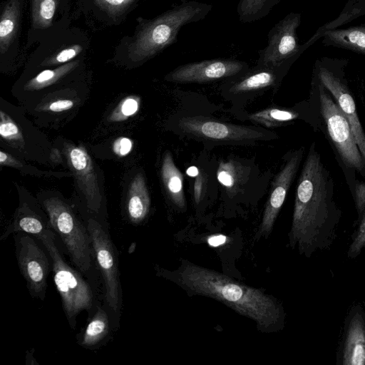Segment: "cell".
Instances as JSON below:
<instances>
[{"mask_svg":"<svg viewBox=\"0 0 365 365\" xmlns=\"http://www.w3.org/2000/svg\"><path fill=\"white\" fill-rule=\"evenodd\" d=\"M334 180L313 142L298 178L289 245L311 257L329 249L342 212L334 200Z\"/></svg>","mask_w":365,"mask_h":365,"instance_id":"obj_1","label":"cell"},{"mask_svg":"<svg viewBox=\"0 0 365 365\" xmlns=\"http://www.w3.org/2000/svg\"><path fill=\"white\" fill-rule=\"evenodd\" d=\"M160 274L190 295L215 299L252 319L261 331H275L284 326V309L275 298L226 274L187 261L175 272L162 269Z\"/></svg>","mask_w":365,"mask_h":365,"instance_id":"obj_2","label":"cell"},{"mask_svg":"<svg viewBox=\"0 0 365 365\" xmlns=\"http://www.w3.org/2000/svg\"><path fill=\"white\" fill-rule=\"evenodd\" d=\"M212 9L209 4L184 1L147 21L129 46V57L141 61L154 56L177 41L182 26L204 19Z\"/></svg>","mask_w":365,"mask_h":365,"instance_id":"obj_3","label":"cell"},{"mask_svg":"<svg viewBox=\"0 0 365 365\" xmlns=\"http://www.w3.org/2000/svg\"><path fill=\"white\" fill-rule=\"evenodd\" d=\"M318 92L319 130L334 150L352 193L356 173L365 178V160L357 145L350 125L331 93L319 82Z\"/></svg>","mask_w":365,"mask_h":365,"instance_id":"obj_4","label":"cell"},{"mask_svg":"<svg viewBox=\"0 0 365 365\" xmlns=\"http://www.w3.org/2000/svg\"><path fill=\"white\" fill-rule=\"evenodd\" d=\"M56 235L50 230L41 238L51 260L53 280L70 326L74 329L76 316L93 304V292L86 281L63 259L55 244Z\"/></svg>","mask_w":365,"mask_h":365,"instance_id":"obj_5","label":"cell"},{"mask_svg":"<svg viewBox=\"0 0 365 365\" xmlns=\"http://www.w3.org/2000/svg\"><path fill=\"white\" fill-rule=\"evenodd\" d=\"M43 205L48 214L51 227L60 236L74 264L83 272L91 266V240L74 212L62 200L46 199Z\"/></svg>","mask_w":365,"mask_h":365,"instance_id":"obj_6","label":"cell"},{"mask_svg":"<svg viewBox=\"0 0 365 365\" xmlns=\"http://www.w3.org/2000/svg\"><path fill=\"white\" fill-rule=\"evenodd\" d=\"M17 234L14 238L21 273L31 296L43 300L49 271L48 259L30 235L23 232Z\"/></svg>","mask_w":365,"mask_h":365,"instance_id":"obj_7","label":"cell"},{"mask_svg":"<svg viewBox=\"0 0 365 365\" xmlns=\"http://www.w3.org/2000/svg\"><path fill=\"white\" fill-rule=\"evenodd\" d=\"M87 229L104 280L106 302L117 312L120 308V282L113 244L102 226L93 219L89 220Z\"/></svg>","mask_w":365,"mask_h":365,"instance_id":"obj_8","label":"cell"},{"mask_svg":"<svg viewBox=\"0 0 365 365\" xmlns=\"http://www.w3.org/2000/svg\"><path fill=\"white\" fill-rule=\"evenodd\" d=\"M300 20L299 14L290 13L269 30L267 46L259 51L257 65L279 66L297 56L300 51L297 36Z\"/></svg>","mask_w":365,"mask_h":365,"instance_id":"obj_9","label":"cell"},{"mask_svg":"<svg viewBox=\"0 0 365 365\" xmlns=\"http://www.w3.org/2000/svg\"><path fill=\"white\" fill-rule=\"evenodd\" d=\"M248 69L249 66L245 61L215 58L179 66L165 78L178 83H202L240 76Z\"/></svg>","mask_w":365,"mask_h":365,"instance_id":"obj_10","label":"cell"},{"mask_svg":"<svg viewBox=\"0 0 365 365\" xmlns=\"http://www.w3.org/2000/svg\"><path fill=\"white\" fill-rule=\"evenodd\" d=\"M304 153V148L301 147L287 154L285 163L272 182L271 192L255 239L262 237H266L270 234L284 204L287 193L298 171Z\"/></svg>","mask_w":365,"mask_h":365,"instance_id":"obj_11","label":"cell"},{"mask_svg":"<svg viewBox=\"0 0 365 365\" xmlns=\"http://www.w3.org/2000/svg\"><path fill=\"white\" fill-rule=\"evenodd\" d=\"M180 128L186 133L212 140L238 142L259 140L264 137L259 130L201 117H185L179 121Z\"/></svg>","mask_w":365,"mask_h":365,"instance_id":"obj_12","label":"cell"},{"mask_svg":"<svg viewBox=\"0 0 365 365\" xmlns=\"http://www.w3.org/2000/svg\"><path fill=\"white\" fill-rule=\"evenodd\" d=\"M336 355V365L365 364V312L359 304L349 311Z\"/></svg>","mask_w":365,"mask_h":365,"instance_id":"obj_13","label":"cell"},{"mask_svg":"<svg viewBox=\"0 0 365 365\" xmlns=\"http://www.w3.org/2000/svg\"><path fill=\"white\" fill-rule=\"evenodd\" d=\"M319 82L331 93L348 120L357 145L365 160V131L361 124L354 99L346 81L327 68L320 67Z\"/></svg>","mask_w":365,"mask_h":365,"instance_id":"obj_14","label":"cell"},{"mask_svg":"<svg viewBox=\"0 0 365 365\" xmlns=\"http://www.w3.org/2000/svg\"><path fill=\"white\" fill-rule=\"evenodd\" d=\"M67 159L83 192L88 208L98 212L101 207L102 197L90 156L84 149L76 146H67Z\"/></svg>","mask_w":365,"mask_h":365,"instance_id":"obj_15","label":"cell"},{"mask_svg":"<svg viewBox=\"0 0 365 365\" xmlns=\"http://www.w3.org/2000/svg\"><path fill=\"white\" fill-rule=\"evenodd\" d=\"M287 61L279 66L257 65L252 71H246L230 87L233 93H244L264 88L275 85L288 65Z\"/></svg>","mask_w":365,"mask_h":365,"instance_id":"obj_16","label":"cell"},{"mask_svg":"<svg viewBox=\"0 0 365 365\" xmlns=\"http://www.w3.org/2000/svg\"><path fill=\"white\" fill-rule=\"evenodd\" d=\"M51 228L49 220H45L28 206L24 205L19 210L14 221L3 233L0 240H4L11 234L19 232L26 233L40 240Z\"/></svg>","mask_w":365,"mask_h":365,"instance_id":"obj_17","label":"cell"},{"mask_svg":"<svg viewBox=\"0 0 365 365\" xmlns=\"http://www.w3.org/2000/svg\"><path fill=\"white\" fill-rule=\"evenodd\" d=\"M161 176L165 190L173 203L180 210L186 209L183 177L169 150L163 156Z\"/></svg>","mask_w":365,"mask_h":365,"instance_id":"obj_18","label":"cell"},{"mask_svg":"<svg viewBox=\"0 0 365 365\" xmlns=\"http://www.w3.org/2000/svg\"><path fill=\"white\" fill-rule=\"evenodd\" d=\"M150 200L144 178L136 175L131 182L127 200V212L133 223L142 222L148 215Z\"/></svg>","mask_w":365,"mask_h":365,"instance_id":"obj_19","label":"cell"},{"mask_svg":"<svg viewBox=\"0 0 365 365\" xmlns=\"http://www.w3.org/2000/svg\"><path fill=\"white\" fill-rule=\"evenodd\" d=\"M20 5L11 0L4 7L0 21V51L6 52L14 39L19 26Z\"/></svg>","mask_w":365,"mask_h":365,"instance_id":"obj_20","label":"cell"},{"mask_svg":"<svg viewBox=\"0 0 365 365\" xmlns=\"http://www.w3.org/2000/svg\"><path fill=\"white\" fill-rule=\"evenodd\" d=\"M325 36L335 44L365 54V26L329 30Z\"/></svg>","mask_w":365,"mask_h":365,"instance_id":"obj_21","label":"cell"},{"mask_svg":"<svg viewBox=\"0 0 365 365\" xmlns=\"http://www.w3.org/2000/svg\"><path fill=\"white\" fill-rule=\"evenodd\" d=\"M109 331V320L107 313L98 308L87 324L79 344L83 346H92L103 340Z\"/></svg>","mask_w":365,"mask_h":365,"instance_id":"obj_22","label":"cell"},{"mask_svg":"<svg viewBox=\"0 0 365 365\" xmlns=\"http://www.w3.org/2000/svg\"><path fill=\"white\" fill-rule=\"evenodd\" d=\"M281 0H240L237 13L242 23H251L267 16Z\"/></svg>","mask_w":365,"mask_h":365,"instance_id":"obj_23","label":"cell"},{"mask_svg":"<svg viewBox=\"0 0 365 365\" xmlns=\"http://www.w3.org/2000/svg\"><path fill=\"white\" fill-rule=\"evenodd\" d=\"M59 0H32V24L35 29H47L52 25Z\"/></svg>","mask_w":365,"mask_h":365,"instance_id":"obj_24","label":"cell"},{"mask_svg":"<svg viewBox=\"0 0 365 365\" xmlns=\"http://www.w3.org/2000/svg\"><path fill=\"white\" fill-rule=\"evenodd\" d=\"M78 61L71 62L53 70H44L31 79L26 85L28 89H38L48 86L71 71Z\"/></svg>","mask_w":365,"mask_h":365,"instance_id":"obj_25","label":"cell"},{"mask_svg":"<svg viewBox=\"0 0 365 365\" xmlns=\"http://www.w3.org/2000/svg\"><path fill=\"white\" fill-rule=\"evenodd\" d=\"M365 247V211L359 220V226L352 235L351 242L347 250V257L355 259Z\"/></svg>","mask_w":365,"mask_h":365,"instance_id":"obj_26","label":"cell"},{"mask_svg":"<svg viewBox=\"0 0 365 365\" xmlns=\"http://www.w3.org/2000/svg\"><path fill=\"white\" fill-rule=\"evenodd\" d=\"M83 50V48L79 44H74L64 49H62L53 56L47 59L43 64L53 65L58 63H62L67 62L78 54H79Z\"/></svg>","mask_w":365,"mask_h":365,"instance_id":"obj_27","label":"cell"},{"mask_svg":"<svg viewBox=\"0 0 365 365\" xmlns=\"http://www.w3.org/2000/svg\"><path fill=\"white\" fill-rule=\"evenodd\" d=\"M101 9L111 14H119L129 8L135 0H93Z\"/></svg>","mask_w":365,"mask_h":365,"instance_id":"obj_28","label":"cell"},{"mask_svg":"<svg viewBox=\"0 0 365 365\" xmlns=\"http://www.w3.org/2000/svg\"><path fill=\"white\" fill-rule=\"evenodd\" d=\"M0 135L7 140L21 138L18 126L9 116L1 111Z\"/></svg>","mask_w":365,"mask_h":365,"instance_id":"obj_29","label":"cell"},{"mask_svg":"<svg viewBox=\"0 0 365 365\" xmlns=\"http://www.w3.org/2000/svg\"><path fill=\"white\" fill-rule=\"evenodd\" d=\"M351 195L354 201L359 220L365 211V182L356 180Z\"/></svg>","mask_w":365,"mask_h":365,"instance_id":"obj_30","label":"cell"},{"mask_svg":"<svg viewBox=\"0 0 365 365\" xmlns=\"http://www.w3.org/2000/svg\"><path fill=\"white\" fill-rule=\"evenodd\" d=\"M218 180L230 188L237 178L235 167L231 163H221L217 171Z\"/></svg>","mask_w":365,"mask_h":365,"instance_id":"obj_31","label":"cell"},{"mask_svg":"<svg viewBox=\"0 0 365 365\" xmlns=\"http://www.w3.org/2000/svg\"><path fill=\"white\" fill-rule=\"evenodd\" d=\"M133 147L132 141L128 138H120L113 144V150L119 156L126 155Z\"/></svg>","mask_w":365,"mask_h":365,"instance_id":"obj_32","label":"cell"},{"mask_svg":"<svg viewBox=\"0 0 365 365\" xmlns=\"http://www.w3.org/2000/svg\"><path fill=\"white\" fill-rule=\"evenodd\" d=\"M205 176L203 173H199L194 182V199L196 203H199L203 195Z\"/></svg>","mask_w":365,"mask_h":365,"instance_id":"obj_33","label":"cell"},{"mask_svg":"<svg viewBox=\"0 0 365 365\" xmlns=\"http://www.w3.org/2000/svg\"><path fill=\"white\" fill-rule=\"evenodd\" d=\"M138 109V102L132 98L125 99L120 107L121 113L125 116H130L137 112Z\"/></svg>","mask_w":365,"mask_h":365,"instance_id":"obj_34","label":"cell"},{"mask_svg":"<svg viewBox=\"0 0 365 365\" xmlns=\"http://www.w3.org/2000/svg\"><path fill=\"white\" fill-rule=\"evenodd\" d=\"M73 106V102L71 100H59L53 102L49 106V110L53 112H61L68 110Z\"/></svg>","mask_w":365,"mask_h":365,"instance_id":"obj_35","label":"cell"},{"mask_svg":"<svg viewBox=\"0 0 365 365\" xmlns=\"http://www.w3.org/2000/svg\"><path fill=\"white\" fill-rule=\"evenodd\" d=\"M227 241V237L223 235H211L207 239V243L210 247H217L224 245Z\"/></svg>","mask_w":365,"mask_h":365,"instance_id":"obj_36","label":"cell"},{"mask_svg":"<svg viewBox=\"0 0 365 365\" xmlns=\"http://www.w3.org/2000/svg\"><path fill=\"white\" fill-rule=\"evenodd\" d=\"M197 173H198L197 169L195 167L190 168L187 170V174L190 175L194 176V175H197Z\"/></svg>","mask_w":365,"mask_h":365,"instance_id":"obj_37","label":"cell"}]
</instances>
